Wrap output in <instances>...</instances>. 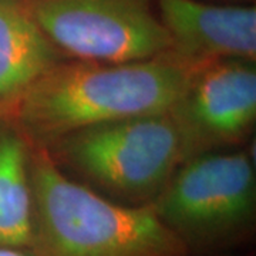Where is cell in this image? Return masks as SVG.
I'll return each instance as SVG.
<instances>
[{
	"label": "cell",
	"mask_w": 256,
	"mask_h": 256,
	"mask_svg": "<svg viewBox=\"0 0 256 256\" xmlns=\"http://www.w3.org/2000/svg\"><path fill=\"white\" fill-rule=\"evenodd\" d=\"M198 72L171 50L128 63L63 60L6 112L30 146L47 148L84 128L171 111Z\"/></svg>",
	"instance_id": "cell-1"
},
{
	"label": "cell",
	"mask_w": 256,
	"mask_h": 256,
	"mask_svg": "<svg viewBox=\"0 0 256 256\" xmlns=\"http://www.w3.org/2000/svg\"><path fill=\"white\" fill-rule=\"evenodd\" d=\"M33 256H190L151 204L127 205L74 182L46 148L30 151Z\"/></svg>",
	"instance_id": "cell-2"
},
{
	"label": "cell",
	"mask_w": 256,
	"mask_h": 256,
	"mask_svg": "<svg viewBox=\"0 0 256 256\" xmlns=\"http://www.w3.org/2000/svg\"><path fill=\"white\" fill-rule=\"evenodd\" d=\"M46 150L58 166L127 205L151 204L186 161L171 111L84 128Z\"/></svg>",
	"instance_id": "cell-3"
},
{
	"label": "cell",
	"mask_w": 256,
	"mask_h": 256,
	"mask_svg": "<svg viewBox=\"0 0 256 256\" xmlns=\"http://www.w3.org/2000/svg\"><path fill=\"white\" fill-rule=\"evenodd\" d=\"M151 205L190 254L235 244L255 220L254 158L246 151L194 156L175 171Z\"/></svg>",
	"instance_id": "cell-4"
},
{
	"label": "cell",
	"mask_w": 256,
	"mask_h": 256,
	"mask_svg": "<svg viewBox=\"0 0 256 256\" xmlns=\"http://www.w3.org/2000/svg\"><path fill=\"white\" fill-rule=\"evenodd\" d=\"M32 18L64 57L128 63L171 50L152 0H24Z\"/></svg>",
	"instance_id": "cell-5"
},
{
	"label": "cell",
	"mask_w": 256,
	"mask_h": 256,
	"mask_svg": "<svg viewBox=\"0 0 256 256\" xmlns=\"http://www.w3.org/2000/svg\"><path fill=\"white\" fill-rule=\"evenodd\" d=\"M171 114L181 132L186 161L239 144L255 126L254 62L225 60L204 67Z\"/></svg>",
	"instance_id": "cell-6"
},
{
	"label": "cell",
	"mask_w": 256,
	"mask_h": 256,
	"mask_svg": "<svg viewBox=\"0 0 256 256\" xmlns=\"http://www.w3.org/2000/svg\"><path fill=\"white\" fill-rule=\"evenodd\" d=\"M171 52L201 70L225 60L255 62L256 9L200 0H156Z\"/></svg>",
	"instance_id": "cell-7"
},
{
	"label": "cell",
	"mask_w": 256,
	"mask_h": 256,
	"mask_svg": "<svg viewBox=\"0 0 256 256\" xmlns=\"http://www.w3.org/2000/svg\"><path fill=\"white\" fill-rule=\"evenodd\" d=\"M66 60L32 18L24 0H0V112Z\"/></svg>",
	"instance_id": "cell-8"
},
{
	"label": "cell",
	"mask_w": 256,
	"mask_h": 256,
	"mask_svg": "<svg viewBox=\"0 0 256 256\" xmlns=\"http://www.w3.org/2000/svg\"><path fill=\"white\" fill-rule=\"evenodd\" d=\"M30 151V142L18 128L0 131V246L32 245Z\"/></svg>",
	"instance_id": "cell-9"
},
{
	"label": "cell",
	"mask_w": 256,
	"mask_h": 256,
	"mask_svg": "<svg viewBox=\"0 0 256 256\" xmlns=\"http://www.w3.org/2000/svg\"><path fill=\"white\" fill-rule=\"evenodd\" d=\"M0 256H33L28 248L0 246Z\"/></svg>",
	"instance_id": "cell-10"
}]
</instances>
